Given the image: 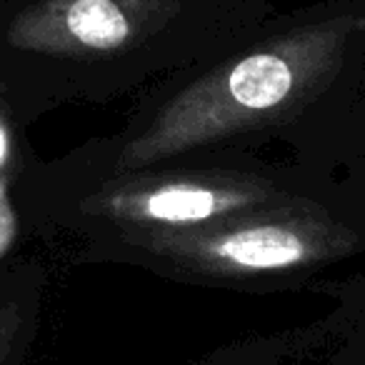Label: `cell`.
<instances>
[{
  "mask_svg": "<svg viewBox=\"0 0 365 365\" xmlns=\"http://www.w3.org/2000/svg\"><path fill=\"white\" fill-rule=\"evenodd\" d=\"M265 145L338 180L365 158V0L275 13L220 56L143 93L120 130L61 165L110 175L263 158Z\"/></svg>",
  "mask_w": 365,
  "mask_h": 365,
  "instance_id": "cell-1",
  "label": "cell"
},
{
  "mask_svg": "<svg viewBox=\"0 0 365 365\" xmlns=\"http://www.w3.org/2000/svg\"><path fill=\"white\" fill-rule=\"evenodd\" d=\"M275 16L268 0H23L0 48L46 103L138 98L220 56Z\"/></svg>",
  "mask_w": 365,
  "mask_h": 365,
  "instance_id": "cell-2",
  "label": "cell"
},
{
  "mask_svg": "<svg viewBox=\"0 0 365 365\" xmlns=\"http://www.w3.org/2000/svg\"><path fill=\"white\" fill-rule=\"evenodd\" d=\"M43 185L48 220L83 238L93 250L123 235L195 228L330 195L338 178L293 160L225 155L110 175L58 165Z\"/></svg>",
  "mask_w": 365,
  "mask_h": 365,
  "instance_id": "cell-3",
  "label": "cell"
},
{
  "mask_svg": "<svg viewBox=\"0 0 365 365\" xmlns=\"http://www.w3.org/2000/svg\"><path fill=\"white\" fill-rule=\"evenodd\" d=\"M96 258L210 288L273 290L308 283L318 270L365 253V218L340 195L295 200L182 230L108 240Z\"/></svg>",
  "mask_w": 365,
  "mask_h": 365,
  "instance_id": "cell-4",
  "label": "cell"
},
{
  "mask_svg": "<svg viewBox=\"0 0 365 365\" xmlns=\"http://www.w3.org/2000/svg\"><path fill=\"white\" fill-rule=\"evenodd\" d=\"M41 275L36 268L0 280V365H18L38 328Z\"/></svg>",
  "mask_w": 365,
  "mask_h": 365,
  "instance_id": "cell-5",
  "label": "cell"
},
{
  "mask_svg": "<svg viewBox=\"0 0 365 365\" xmlns=\"http://www.w3.org/2000/svg\"><path fill=\"white\" fill-rule=\"evenodd\" d=\"M348 365H365V285L358 288L348 303V315L343 320V343L340 360Z\"/></svg>",
  "mask_w": 365,
  "mask_h": 365,
  "instance_id": "cell-6",
  "label": "cell"
},
{
  "mask_svg": "<svg viewBox=\"0 0 365 365\" xmlns=\"http://www.w3.org/2000/svg\"><path fill=\"white\" fill-rule=\"evenodd\" d=\"M208 365H248V358H235V355H228V358L210 360Z\"/></svg>",
  "mask_w": 365,
  "mask_h": 365,
  "instance_id": "cell-7",
  "label": "cell"
}]
</instances>
